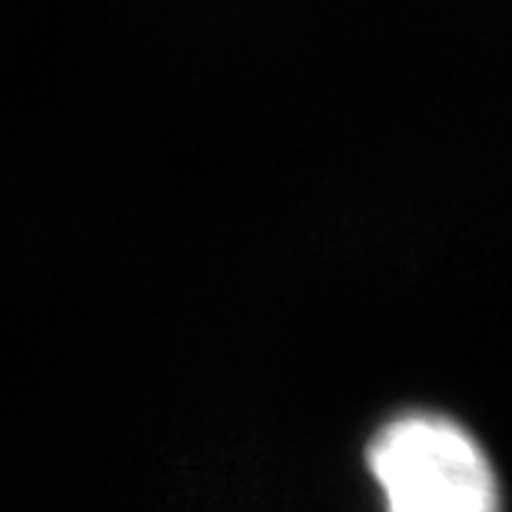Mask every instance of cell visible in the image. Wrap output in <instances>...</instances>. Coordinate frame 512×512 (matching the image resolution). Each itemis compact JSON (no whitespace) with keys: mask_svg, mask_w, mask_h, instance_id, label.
<instances>
[{"mask_svg":"<svg viewBox=\"0 0 512 512\" xmlns=\"http://www.w3.org/2000/svg\"><path fill=\"white\" fill-rule=\"evenodd\" d=\"M370 469L389 512H499L486 453L463 426L413 413L380 429Z\"/></svg>","mask_w":512,"mask_h":512,"instance_id":"obj_1","label":"cell"}]
</instances>
